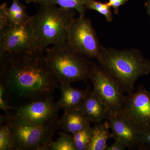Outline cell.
I'll return each mask as SVG.
<instances>
[{
  "label": "cell",
  "mask_w": 150,
  "mask_h": 150,
  "mask_svg": "<svg viewBox=\"0 0 150 150\" xmlns=\"http://www.w3.org/2000/svg\"><path fill=\"white\" fill-rule=\"evenodd\" d=\"M0 84L13 109L53 96L58 84L40 51L0 57Z\"/></svg>",
  "instance_id": "obj_1"
},
{
  "label": "cell",
  "mask_w": 150,
  "mask_h": 150,
  "mask_svg": "<svg viewBox=\"0 0 150 150\" xmlns=\"http://www.w3.org/2000/svg\"><path fill=\"white\" fill-rule=\"evenodd\" d=\"M97 60L128 93L134 91L139 78L150 74V61L137 48L120 50L102 45Z\"/></svg>",
  "instance_id": "obj_2"
},
{
  "label": "cell",
  "mask_w": 150,
  "mask_h": 150,
  "mask_svg": "<svg viewBox=\"0 0 150 150\" xmlns=\"http://www.w3.org/2000/svg\"><path fill=\"white\" fill-rule=\"evenodd\" d=\"M76 18L74 10L49 3L40 4L38 11L30 21L38 51L44 52L51 45L67 43L68 32Z\"/></svg>",
  "instance_id": "obj_3"
},
{
  "label": "cell",
  "mask_w": 150,
  "mask_h": 150,
  "mask_svg": "<svg viewBox=\"0 0 150 150\" xmlns=\"http://www.w3.org/2000/svg\"><path fill=\"white\" fill-rule=\"evenodd\" d=\"M46 52V63L58 83L89 80L93 62L73 51L67 43L48 48Z\"/></svg>",
  "instance_id": "obj_4"
},
{
  "label": "cell",
  "mask_w": 150,
  "mask_h": 150,
  "mask_svg": "<svg viewBox=\"0 0 150 150\" xmlns=\"http://www.w3.org/2000/svg\"><path fill=\"white\" fill-rule=\"evenodd\" d=\"M10 124L15 150H46L54 134L60 129L59 120L35 125L9 113L4 115Z\"/></svg>",
  "instance_id": "obj_5"
},
{
  "label": "cell",
  "mask_w": 150,
  "mask_h": 150,
  "mask_svg": "<svg viewBox=\"0 0 150 150\" xmlns=\"http://www.w3.org/2000/svg\"><path fill=\"white\" fill-rule=\"evenodd\" d=\"M67 43L70 48L90 59H97L102 45L91 21L86 15L74 20L68 32Z\"/></svg>",
  "instance_id": "obj_6"
},
{
  "label": "cell",
  "mask_w": 150,
  "mask_h": 150,
  "mask_svg": "<svg viewBox=\"0 0 150 150\" xmlns=\"http://www.w3.org/2000/svg\"><path fill=\"white\" fill-rule=\"evenodd\" d=\"M89 80L93 85V91L106 104L109 113L120 111L125 96L123 90L117 82L98 64L93 62Z\"/></svg>",
  "instance_id": "obj_7"
},
{
  "label": "cell",
  "mask_w": 150,
  "mask_h": 150,
  "mask_svg": "<svg viewBox=\"0 0 150 150\" xmlns=\"http://www.w3.org/2000/svg\"><path fill=\"white\" fill-rule=\"evenodd\" d=\"M35 51H39L30 22L22 25L9 24L0 30V57Z\"/></svg>",
  "instance_id": "obj_8"
},
{
  "label": "cell",
  "mask_w": 150,
  "mask_h": 150,
  "mask_svg": "<svg viewBox=\"0 0 150 150\" xmlns=\"http://www.w3.org/2000/svg\"><path fill=\"white\" fill-rule=\"evenodd\" d=\"M15 115L19 118L35 124L43 125L59 120L61 108L53 96L33 101L15 108Z\"/></svg>",
  "instance_id": "obj_9"
},
{
  "label": "cell",
  "mask_w": 150,
  "mask_h": 150,
  "mask_svg": "<svg viewBox=\"0 0 150 150\" xmlns=\"http://www.w3.org/2000/svg\"><path fill=\"white\" fill-rule=\"evenodd\" d=\"M120 112L140 128L150 126V92L139 86L136 91L125 96Z\"/></svg>",
  "instance_id": "obj_10"
},
{
  "label": "cell",
  "mask_w": 150,
  "mask_h": 150,
  "mask_svg": "<svg viewBox=\"0 0 150 150\" xmlns=\"http://www.w3.org/2000/svg\"><path fill=\"white\" fill-rule=\"evenodd\" d=\"M106 120L110 126L112 138L123 143L130 149L138 148L141 145L142 128L120 111L109 113Z\"/></svg>",
  "instance_id": "obj_11"
},
{
  "label": "cell",
  "mask_w": 150,
  "mask_h": 150,
  "mask_svg": "<svg viewBox=\"0 0 150 150\" xmlns=\"http://www.w3.org/2000/svg\"><path fill=\"white\" fill-rule=\"evenodd\" d=\"M79 109L91 123H101L109 113L107 105L93 91L88 92Z\"/></svg>",
  "instance_id": "obj_12"
},
{
  "label": "cell",
  "mask_w": 150,
  "mask_h": 150,
  "mask_svg": "<svg viewBox=\"0 0 150 150\" xmlns=\"http://www.w3.org/2000/svg\"><path fill=\"white\" fill-rule=\"evenodd\" d=\"M59 89L61 96L57 103L64 112L79 109L83 99L89 91L88 89L74 88L70 83L60 84Z\"/></svg>",
  "instance_id": "obj_13"
},
{
  "label": "cell",
  "mask_w": 150,
  "mask_h": 150,
  "mask_svg": "<svg viewBox=\"0 0 150 150\" xmlns=\"http://www.w3.org/2000/svg\"><path fill=\"white\" fill-rule=\"evenodd\" d=\"M59 123L60 129L72 134L90 125L91 122L80 109H77L64 112Z\"/></svg>",
  "instance_id": "obj_14"
},
{
  "label": "cell",
  "mask_w": 150,
  "mask_h": 150,
  "mask_svg": "<svg viewBox=\"0 0 150 150\" xmlns=\"http://www.w3.org/2000/svg\"><path fill=\"white\" fill-rule=\"evenodd\" d=\"M107 121L96 123L92 128L90 142L88 150H106L108 140L112 138Z\"/></svg>",
  "instance_id": "obj_15"
},
{
  "label": "cell",
  "mask_w": 150,
  "mask_h": 150,
  "mask_svg": "<svg viewBox=\"0 0 150 150\" xmlns=\"http://www.w3.org/2000/svg\"><path fill=\"white\" fill-rule=\"evenodd\" d=\"M9 23L13 25H22L28 23L31 16L27 12L26 7L19 0H13L10 6L7 9Z\"/></svg>",
  "instance_id": "obj_16"
},
{
  "label": "cell",
  "mask_w": 150,
  "mask_h": 150,
  "mask_svg": "<svg viewBox=\"0 0 150 150\" xmlns=\"http://www.w3.org/2000/svg\"><path fill=\"white\" fill-rule=\"evenodd\" d=\"M15 150L10 124L4 115L0 118V150Z\"/></svg>",
  "instance_id": "obj_17"
},
{
  "label": "cell",
  "mask_w": 150,
  "mask_h": 150,
  "mask_svg": "<svg viewBox=\"0 0 150 150\" xmlns=\"http://www.w3.org/2000/svg\"><path fill=\"white\" fill-rule=\"evenodd\" d=\"M46 150H76L72 136L67 132H60L56 141H51Z\"/></svg>",
  "instance_id": "obj_18"
},
{
  "label": "cell",
  "mask_w": 150,
  "mask_h": 150,
  "mask_svg": "<svg viewBox=\"0 0 150 150\" xmlns=\"http://www.w3.org/2000/svg\"><path fill=\"white\" fill-rule=\"evenodd\" d=\"M92 128L88 125L71 134L76 150H88L91 139Z\"/></svg>",
  "instance_id": "obj_19"
},
{
  "label": "cell",
  "mask_w": 150,
  "mask_h": 150,
  "mask_svg": "<svg viewBox=\"0 0 150 150\" xmlns=\"http://www.w3.org/2000/svg\"><path fill=\"white\" fill-rule=\"evenodd\" d=\"M88 0H47L46 2L59 6L63 8L76 11L79 16L86 14V3Z\"/></svg>",
  "instance_id": "obj_20"
},
{
  "label": "cell",
  "mask_w": 150,
  "mask_h": 150,
  "mask_svg": "<svg viewBox=\"0 0 150 150\" xmlns=\"http://www.w3.org/2000/svg\"><path fill=\"white\" fill-rule=\"evenodd\" d=\"M86 10L96 11L105 17L108 22H111L113 20V16L111 7L107 3H102L96 0H88L85 5Z\"/></svg>",
  "instance_id": "obj_21"
},
{
  "label": "cell",
  "mask_w": 150,
  "mask_h": 150,
  "mask_svg": "<svg viewBox=\"0 0 150 150\" xmlns=\"http://www.w3.org/2000/svg\"><path fill=\"white\" fill-rule=\"evenodd\" d=\"M139 149L150 150V126L142 128L141 145Z\"/></svg>",
  "instance_id": "obj_22"
},
{
  "label": "cell",
  "mask_w": 150,
  "mask_h": 150,
  "mask_svg": "<svg viewBox=\"0 0 150 150\" xmlns=\"http://www.w3.org/2000/svg\"><path fill=\"white\" fill-rule=\"evenodd\" d=\"M7 4L4 2L0 5V30H1L6 27L9 23L7 9Z\"/></svg>",
  "instance_id": "obj_23"
},
{
  "label": "cell",
  "mask_w": 150,
  "mask_h": 150,
  "mask_svg": "<svg viewBox=\"0 0 150 150\" xmlns=\"http://www.w3.org/2000/svg\"><path fill=\"white\" fill-rule=\"evenodd\" d=\"M0 108L3 111L8 113L9 110L13 109L9 105L8 101L5 94V89L2 85L0 84Z\"/></svg>",
  "instance_id": "obj_24"
},
{
  "label": "cell",
  "mask_w": 150,
  "mask_h": 150,
  "mask_svg": "<svg viewBox=\"0 0 150 150\" xmlns=\"http://www.w3.org/2000/svg\"><path fill=\"white\" fill-rule=\"evenodd\" d=\"M129 1V0H108L107 4L110 7L113 8L114 13L118 15L119 13L120 7L125 4Z\"/></svg>",
  "instance_id": "obj_25"
},
{
  "label": "cell",
  "mask_w": 150,
  "mask_h": 150,
  "mask_svg": "<svg viewBox=\"0 0 150 150\" xmlns=\"http://www.w3.org/2000/svg\"><path fill=\"white\" fill-rule=\"evenodd\" d=\"M127 148V146L123 143L118 141H115L112 144L108 145L106 150H123Z\"/></svg>",
  "instance_id": "obj_26"
},
{
  "label": "cell",
  "mask_w": 150,
  "mask_h": 150,
  "mask_svg": "<svg viewBox=\"0 0 150 150\" xmlns=\"http://www.w3.org/2000/svg\"><path fill=\"white\" fill-rule=\"evenodd\" d=\"M47 0H25V2L27 4H30L32 3L34 4H41L42 3L46 2Z\"/></svg>",
  "instance_id": "obj_27"
},
{
  "label": "cell",
  "mask_w": 150,
  "mask_h": 150,
  "mask_svg": "<svg viewBox=\"0 0 150 150\" xmlns=\"http://www.w3.org/2000/svg\"><path fill=\"white\" fill-rule=\"evenodd\" d=\"M144 6L146 9L148 15L150 17V0H148L144 3Z\"/></svg>",
  "instance_id": "obj_28"
}]
</instances>
